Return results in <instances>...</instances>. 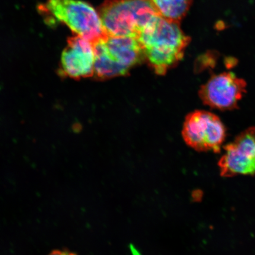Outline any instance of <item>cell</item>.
<instances>
[{"label":"cell","mask_w":255,"mask_h":255,"mask_svg":"<svg viewBox=\"0 0 255 255\" xmlns=\"http://www.w3.org/2000/svg\"><path fill=\"white\" fill-rule=\"evenodd\" d=\"M47 23L65 24L92 44L108 36L97 10L81 0H47L39 6Z\"/></svg>","instance_id":"3957f363"},{"label":"cell","mask_w":255,"mask_h":255,"mask_svg":"<svg viewBox=\"0 0 255 255\" xmlns=\"http://www.w3.org/2000/svg\"><path fill=\"white\" fill-rule=\"evenodd\" d=\"M157 14L165 20L180 23L187 14L193 0H148Z\"/></svg>","instance_id":"30bf717a"},{"label":"cell","mask_w":255,"mask_h":255,"mask_svg":"<svg viewBox=\"0 0 255 255\" xmlns=\"http://www.w3.org/2000/svg\"><path fill=\"white\" fill-rule=\"evenodd\" d=\"M97 11L111 37L138 38L159 16L148 0H106Z\"/></svg>","instance_id":"7a4b0ae2"},{"label":"cell","mask_w":255,"mask_h":255,"mask_svg":"<svg viewBox=\"0 0 255 255\" xmlns=\"http://www.w3.org/2000/svg\"><path fill=\"white\" fill-rule=\"evenodd\" d=\"M182 135L185 142L196 151L218 152L225 141L226 129L216 115L196 110L185 119Z\"/></svg>","instance_id":"277c9868"},{"label":"cell","mask_w":255,"mask_h":255,"mask_svg":"<svg viewBox=\"0 0 255 255\" xmlns=\"http://www.w3.org/2000/svg\"><path fill=\"white\" fill-rule=\"evenodd\" d=\"M105 39L92 44L95 56L94 75L101 79H109L127 75L128 72L121 68L108 55L105 45Z\"/></svg>","instance_id":"9c48e42d"},{"label":"cell","mask_w":255,"mask_h":255,"mask_svg":"<svg viewBox=\"0 0 255 255\" xmlns=\"http://www.w3.org/2000/svg\"><path fill=\"white\" fill-rule=\"evenodd\" d=\"M137 39L143 56L159 75L165 74L181 61L190 41V38L181 30L180 23L159 16Z\"/></svg>","instance_id":"6da1fadb"},{"label":"cell","mask_w":255,"mask_h":255,"mask_svg":"<svg viewBox=\"0 0 255 255\" xmlns=\"http://www.w3.org/2000/svg\"><path fill=\"white\" fill-rule=\"evenodd\" d=\"M247 82L232 72L213 75L200 87L199 96L204 105L220 111L237 109L246 94Z\"/></svg>","instance_id":"5b68a950"},{"label":"cell","mask_w":255,"mask_h":255,"mask_svg":"<svg viewBox=\"0 0 255 255\" xmlns=\"http://www.w3.org/2000/svg\"><path fill=\"white\" fill-rule=\"evenodd\" d=\"M48 255H77L74 253L68 250H56L51 252Z\"/></svg>","instance_id":"8fae6325"},{"label":"cell","mask_w":255,"mask_h":255,"mask_svg":"<svg viewBox=\"0 0 255 255\" xmlns=\"http://www.w3.org/2000/svg\"><path fill=\"white\" fill-rule=\"evenodd\" d=\"M104 42L111 58L128 72L144 57L137 38L107 36Z\"/></svg>","instance_id":"ba28073f"},{"label":"cell","mask_w":255,"mask_h":255,"mask_svg":"<svg viewBox=\"0 0 255 255\" xmlns=\"http://www.w3.org/2000/svg\"><path fill=\"white\" fill-rule=\"evenodd\" d=\"M224 149L219 161L223 176L255 174V127L239 133Z\"/></svg>","instance_id":"8992f818"},{"label":"cell","mask_w":255,"mask_h":255,"mask_svg":"<svg viewBox=\"0 0 255 255\" xmlns=\"http://www.w3.org/2000/svg\"><path fill=\"white\" fill-rule=\"evenodd\" d=\"M95 60L90 41L79 36L70 37L62 53L60 72L75 79L90 77L94 75Z\"/></svg>","instance_id":"52a82bcc"}]
</instances>
